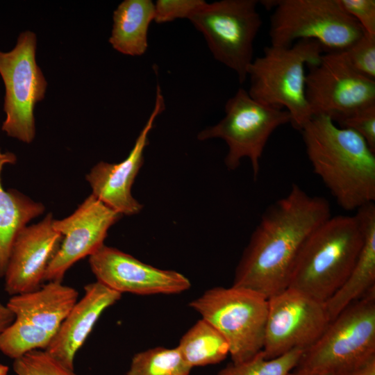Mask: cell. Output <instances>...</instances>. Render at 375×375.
<instances>
[{
	"label": "cell",
	"mask_w": 375,
	"mask_h": 375,
	"mask_svg": "<svg viewBox=\"0 0 375 375\" xmlns=\"http://www.w3.org/2000/svg\"><path fill=\"white\" fill-rule=\"evenodd\" d=\"M37 36L24 31L15 47L0 49V76L4 85L1 130L8 137L31 143L35 136L34 109L45 97L47 81L36 61Z\"/></svg>",
	"instance_id": "9c48e42d"
},
{
	"label": "cell",
	"mask_w": 375,
	"mask_h": 375,
	"mask_svg": "<svg viewBox=\"0 0 375 375\" xmlns=\"http://www.w3.org/2000/svg\"><path fill=\"white\" fill-rule=\"evenodd\" d=\"M375 354V289L331 320L317 340L304 350L297 372L342 375Z\"/></svg>",
	"instance_id": "5b68a950"
},
{
	"label": "cell",
	"mask_w": 375,
	"mask_h": 375,
	"mask_svg": "<svg viewBox=\"0 0 375 375\" xmlns=\"http://www.w3.org/2000/svg\"><path fill=\"white\" fill-rule=\"evenodd\" d=\"M288 375H332L326 374H313V373H303L292 370Z\"/></svg>",
	"instance_id": "d6a6232c"
},
{
	"label": "cell",
	"mask_w": 375,
	"mask_h": 375,
	"mask_svg": "<svg viewBox=\"0 0 375 375\" xmlns=\"http://www.w3.org/2000/svg\"><path fill=\"white\" fill-rule=\"evenodd\" d=\"M78 297L74 288L51 281L35 290L12 296L6 306L15 317L42 328L53 337Z\"/></svg>",
	"instance_id": "ac0fdd59"
},
{
	"label": "cell",
	"mask_w": 375,
	"mask_h": 375,
	"mask_svg": "<svg viewBox=\"0 0 375 375\" xmlns=\"http://www.w3.org/2000/svg\"><path fill=\"white\" fill-rule=\"evenodd\" d=\"M12 368L17 375H77L45 350H34L14 360Z\"/></svg>",
	"instance_id": "484cf974"
},
{
	"label": "cell",
	"mask_w": 375,
	"mask_h": 375,
	"mask_svg": "<svg viewBox=\"0 0 375 375\" xmlns=\"http://www.w3.org/2000/svg\"><path fill=\"white\" fill-rule=\"evenodd\" d=\"M165 108L161 89L157 85L153 110L128 156L119 163L101 161L85 176L92 194L122 215H134L142 209V205L133 197L131 188L144 162L149 134L156 117Z\"/></svg>",
	"instance_id": "9a60e30c"
},
{
	"label": "cell",
	"mask_w": 375,
	"mask_h": 375,
	"mask_svg": "<svg viewBox=\"0 0 375 375\" xmlns=\"http://www.w3.org/2000/svg\"><path fill=\"white\" fill-rule=\"evenodd\" d=\"M53 335L39 326L19 317L0 333V351L13 360L34 350H45Z\"/></svg>",
	"instance_id": "603a6c76"
},
{
	"label": "cell",
	"mask_w": 375,
	"mask_h": 375,
	"mask_svg": "<svg viewBox=\"0 0 375 375\" xmlns=\"http://www.w3.org/2000/svg\"><path fill=\"white\" fill-rule=\"evenodd\" d=\"M191 369L177 347H158L135 353L126 375H190Z\"/></svg>",
	"instance_id": "cb8c5ba5"
},
{
	"label": "cell",
	"mask_w": 375,
	"mask_h": 375,
	"mask_svg": "<svg viewBox=\"0 0 375 375\" xmlns=\"http://www.w3.org/2000/svg\"><path fill=\"white\" fill-rule=\"evenodd\" d=\"M340 52L347 65L358 74L375 81V35H363Z\"/></svg>",
	"instance_id": "4316f807"
},
{
	"label": "cell",
	"mask_w": 375,
	"mask_h": 375,
	"mask_svg": "<svg viewBox=\"0 0 375 375\" xmlns=\"http://www.w3.org/2000/svg\"><path fill=\"white\" fill-rule=\"evenodd\" d=\"M8 369L7 365L0 363V375H8Z\"/></svg>",
	"instance_id": "836d02e7"
},
{
	"label": "cell",
	"mask_w": 375,
	"mask_h": 375,
	"mask_svg": "<svg viewBox=\"0 0 375 375\" xmlns=\"http://www.w3.org/2000/svg\"><path fill=\"white\" fill-rule=\"evenodd\" d=\"M323 51L318 42L310 40L290 47H266L247 69L249 96L262 104L285 108L292 127L301 131L312 117L306 97L305 67L317 63Z\"/></svg>",
	"instance_id": "277c9868"
},
{
	"label": "cell",
	"mask_w": 375,
	"mask_h": 375,
	"mask_svg": "<svg viewBox=\"0 0 375 375\" xmlns=\"http://www.w3.org/2000/svg\"><path fill=\"white\" fill-rule=\"evenodd\" d=\"M363 231V242L356 261L345 281L326 302L330 320L360 299L375 285V204H366L356 210Z\"/></svg>",
	"instance_id": "d6986e66"
},
{
	"label": "cell",
	"mask_w": 375,
	"mask_h": 375,
	"mask_svg": "<svg viewBox=\"0 0 375 375\" xmlns=\"http://www.w3.org/2000/svg\"><path fill=\"white\" fill-rule=\"evenodd\" d=\"M16 155L3 152L0 148V278L3 277L10 249L19 232L33 219L42 215L45 208L15 190H6L1 183V172L6 165H14Z\"/></svg>",
	"instance_id": "ffe728a7"
},
{
	"label": "cell",
	"mask_w": 375,
	"mask_h": 375,
	"mask_svg": "<svg viewBox=\"0 0 375 375\" xmlns=\"http://www.w3.org/2000/svg\"><path fill=\"white\" fill-rule=\"evenodd\" d=\"M308 67L306 97L312 117L326 115L335 122L375 104V81L353 71L340 52L323 53Z\"/></svg>",
	"instance_id": "7c38bea8"
},
{
	"label": "cell",
	"mask_w": 375,
	"mask_h": 375,
	"mask_svg": "<svg viewBox=\"0 0 375 375\" xmlns=\"http://www.w3.org/2000/svg\"><path fill=\"white\" fill-rule=\"evenodd\" d=\"M300 131L314 173L343 210L374 203L375 152L362 137L326 115L312 117Z\"/></svg>",
	"instance_id": "7a4b0ae2"
},
{
	"label": "cell",
	"mask_w": 375,
	"mask_h": 375,
	"mask_svg": "<svg viewBox=\"0 0 375 375\" xmlns=\"http://www.w3.org/2000/svg\"><path fill=\"white\" fill-rule=\"evenodd\" d=\"M176 347L192 369L217 364L229 355V347L224 337L202 318L181 337Z\"/></svg>",
	"instance_id": "7402d4cb"
},
{
	"label": "cell",
	"mask_w": 375,
	"mask_h": 375,
	"mask_svg": "<svg viewBox=\"0 0 375 375\" xmlns=\"http://www.w3.org/2000/svg\"><path fill=\"white\" fill-rule=\"evenodd\" d=\"M344 10L361 26L365 32L375 35L374 0H339Z\"/></svg>",
	"instance_id": "f546056e"
},
{
	"label": "cell",
	"mask_w": 375,
	"mask_h": 375,
	"mask_svg": "<svg viewBox=\"0 0 375 375\" xmlns=\"http://www.w3.org/2000/svg\"><path fill=\"white\" fill-rule=\"evenodd\" d=\"M89 263L97 281L122 294H176L191 287L178 272L155 267L105 244L89 256Z\"/></svg>",
	"instance_id": "5bb4252c"
},
{
	"label": "cell",
	"mask_w": 375,
	"mask_h": 375,
	"mask_svg": "<svg viewBox=\"0 0 375 375\" xmlns=\"http://www.w3.org/2000/svg\"><path fill=\"white\" fill-rule=\"evenodd\" d=\"M304 349H294L267 359L262 351L240 363H230L216 375H288L297 366Z\"/></svg>",
	"instance_id": "d4e9b609"
},
{
	"label": "cell",
	"mask_w": 375,
	"mask_h": 375,
	"mask_svg": "<svg viewBox=\"0 0 375 375\" xmlns=\"http://www.w3.org/2000/svg\"><path fill=\"white\" fill-rule=\"evenodd\" d=\"M362 242L356 214L331 216L303 244L288 288L325 303L349 275Z\"/></svg>",
	"instance_id": "3957f363"
},
{
	"label": "cell",
	"mask_w": 375,
	"mask_h": 375,
	"mask_svg": "<svg viewBox=\"0 0 375 375\" xmlns=\"http://www.w3.org/2000/svg\"><path fill=\"white\" fill-rule=\"evenodd\" d=\"M331 216L325 198L311 196L292 184L285 197L263 212L236 267L232 285L267 299L288 288L303 244Z\"/></svg>",
	"instance_id": "6da1fadb"
},
{
	"label": "cell",
	"mask_w": 375,
	"mask_h": 375,
	"mask_svg": "<svg viewBox=\"0 0 375 375\" xmlns=\"http://www.w3.org/2000/svg\"><path fill=\"white\" fill-rule=\"evenodd\" d=\"M14 319V315L6 304L0 302V333L12 322Z\"/></svg>",
	"instance_id": "1f68e13d"
},
{
	"label": "cell",
	"mask_w": 375,
	"mask_h": 375,
	"mask_svg": "<svg viewBox=\"0 0 375 375\" xmlns=\"http://www.w3.org/2000/svg\"><path fill=\"white\" fill-rule=\"evenodd\" d=\"M206 1L203 0H158L154 3V20L158 24L176 19H189Z\"/></svg>",
	"instance_id": "f1b7e54d"
},
{
	"label": "cell",
	"mask_w": 375,
	"mask_h": 375,
	"mask_svg": "<svg viewBox=\"0 0 375 375\" xmlns=\"http://www.w3.org/2000/svg\"><path fill=\"white\" fill-rule=\"evenodd\" d=\"M331 320L325 303L288 288L268 299L262 353L267 359L294 349L306 350L324 333Z\"/></svg>",
	"instance_id": "8fae6325"
},
{
	"label": "cell",
	"mask_w": 375,
	"mask_h": 375,
	"mask_svg": "<svg viewBox=\"0 0 375 375\" xmlns=\"http://www.w3.org/2000/svg\"><path fill=\"white\" fill-rule=\"evenodd\" d=\"M270 18L271 45L290 47L310 40L326 52L342 51L364 33L339 0H276Z\"/></svg>",
	"instance_id": "52a82bcc"
},
{
	"label": "cell",
	"mask_w": 375,
	"mask_h": 375,
	"mask_svg": "<svg viewBox=\"0 0 375 375\" xmlns=\"http://www.w3.org/2000/svg\"><path fill=\"white\" fill-rule=\"evenodd\" d=\"M109 42L117 51L127 56L143 55L148 47V31L154 20L151 0H125L113 12Z\"/></svg>",
	"instance_id": "44dd1931"
},
{
	"label": "cell",
	"mask_w": 375,
	"mask_h": 375,
	"mask_svg": "<svg viewBox=\"0 0 375 375\" xmlns=\"http://www.w3.org/2000/svg\"><path fill=\"white\" fill-rule=\"evenodd\" d=\"M51 213L17 235L12 243L4 274L5 290L11 295L39 288L47 269L62 240L53 227Z\"/></svg>",
	"instance_id": "2e32d148"
},
{
	"label": "cell",
	"mask_w": 375,
	"mask_h": 375,
	"mask_svg": "<svg viewBox=\"0 0 375 375\" xmlns=\"http://www.w3.org/2000/svg\"><path fill=\"white\" fill-rule=\"evenodd\" d=\"M290 122L291 116L287 110L262 104L251 98L247 90L239 88L226 101L224 117L216 125L201 131L197 138L224 140L228 147L224 160L227 168L234 170L243 158H248L256 178L269 137L278 127Z\"/></svg>",
	"instance_id": "30bf717a"
},
{
	"label": "cell",
	"mask_w": 375,
	"mask_h": 375,
	"mask_svg": "<svg viewBox=\"0 0 375 375\" xmlns=\"http://www.w3.org/2000/svg\"><path fill=\"white\" fill-rule=\"evenodd\" d=\"M189 306L224 337L233 363L249 360L262 350L268 311L265 297L233 285L215 287Z\"/></svg>",
	"instance_id": "8992f818"
},
{
	"label": "cell",
	"mask_w": 375,
	"mask_h": 375,
	"mask_svg": "<svg viewBox=\"0 0 375 375\" xmlns=\"http://www.w3.org/2000/svg\"><path fill=\"white\" fill-rule=\"evenodd\" d=\"M256 0L205 2L189 20L204 36L214 58L233 70L240 83L252 62L253 42L262 26Z\"/></svg>",
	"instance_id": "ba28073f"
},
{
	"label": "cell",
	"mask_w": 375,
	"mask_h": 375,
	"mask_svg": "<svg viewBox=\"0 0 375 375\" xmlns=\"http://www.w3.org/2000/svg\"><path fill=\"white\" fill-rule=\"evenodd\" d=\"M334 122L356 132L375 152V104L358 109Z\"/></svg>",
	"instance_id": "83f0119b"
},
{
	"label": "cell",
	"mask_w": 375,
	"mask_h": 375,
	"mask_svg": "<svg viewBox=\"0 0 375 375\" xmlns=\"http://www.w3.org/2000/svg\"><path fill=\"white\" fill-rule=\"evenodd\" d=\"M342 375H375V354L364 360Z\"/></svg>",
	"instance_id": "4dcf8cb0"
},
{
	"label": "cell",
	"mask_w": 375,
	"mask_h": 375,
	"mask_svg": "<svg viewBox=\"0 0 375 375\" xmlns=\"http://www.w3.org/2000/svg\"><path fill=\"white\" fill-rule=\"evenodd\" d=\"M122 297V294L99 281L84 287L83 297L75 303L45 351L74 369L75 356L101 314Z\"/></svg>",
	"instance_id": "e0dca14e"
},
{
	"label": "cell",
	"mask_w": 375,
	"mask_h": 375,
	"mask_svg": "<svg viewBox=\"0 0 375 375\" xmlns=\"http://www.w3.org/2000/svg\"><path fill=\"white\" fill-rule=\"evenodd\" d=\"M122 216L91 194L72 215L54 219L53 227L62 240L47 269L44 281H62L74 263L104 244L109 228Z\"/></svg>",
	"instance_id": "4fadbf2b"
}]
</instances>
